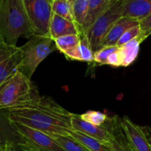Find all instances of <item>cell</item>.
I'll list each match as a JSON object with an SVG mask.
<instances>
[{
  "label": "cell",
  "instance_id": "6da1fadb",
  "mask_svg": "<svg viewBox=\"0 0 151 151\" xmlns=\"http://www.w3.org/2000/svg\"><path fill=\"white\" fill-rule=\"evenodd\" d=\"M7 110L12 122L23 124L49 135L67 136L72 130V113L48 96L39 95Z\"/></svg>",
  "mask_w": 151,
  "mask_h": 151
},
{
  "label": "cell",
  "instance_id": "7a4b0ae2",
  "mask_svg": "<svg viewBox=\"0 0 151 151\" xmlns=\"http://www.w3.org/2000/svg\"><path fill=\"white\" fill-rule=\"evenodd\" d=\"M24 0H4L0 9V38L10 47H17L19 38L35 35Z\"/></svg>",
  "mask_w": 151,
  "mask_h": 151
},
{
  "label": "cell",
  "instance_id": "3957f363",
  "mask_svg": "<svg viewBox=\"0 0 151 151\" xmlns=\"http://www.w3.org/2000/svg\"><path fill=\"white\" fill-rule=\"evenodd\" d=\"M19 47L22 60L17 70L30 80L38 65L49 55L58 50L55 41L49 35H33Z\"/></svg>",
  "mask_w": 151,
  "mask_h": 151
},
{
  "label": "cell",
  "instance_id": "277c9868",
  "mask_svg": "<svg viewBox=\"0 0 151 151\" xmlns=\"http://www.w3.org/2000/svg\"><path fill=\"white\" fill-rule=\"evenodd\" d=\"M30 79L16 71L0 86V109H9L39 96Z\"/></svg>",
  "mask_w": 151,
  "mask_h": 151
},
{
  "label": "cell",
  "instance_id": "5b68a950",
  "mask_svg": "<svg viewBox=\"0 0 151 151\" xmlns=\"http://www.w3.org/2000/svg\"><path fill=\"white\" fill-rule=\"evenodd\" d=\"M123 0H114L109 9L88 29L86 35L93 52L101 48L102 43L115 22L123 16Z\"/></svg>",
  "mask_w": 151,
  "mask_h": 151
},
{
  "label": "cell",
  "instance_id": "8992f818",
  "mask_svg": "<svg viewBox=\"0 0 151 151\" xmlns=\"http://www.w3.org/2000/svg\"><path fill=\"white\" fill-rule=\"evenodd\" d=\"M52 0H24L35 35H49Z\"/></svg>",
  "mask_w": 151,
  "mask_h": 151
},
{
  "label": "cell",
  "instance_id": "52a82bcc",
  "mask_svg": "<svg viewBox=\"0 0 151 151\" xmlns=\"http://www.w3.org/2000/svg\"><path fill=\"white\" fill-rule=\"evenodd\" d=\"M13 123L27 143V146L24 147L34 151H63L49 134L19 122H13Z\"/></svg>",
  "mask_w": 151,
  "mask_h": 151
},
{
  "label": "cell",
  "instance_id": "ba28073f",
  "mask_svg": "<svg viewBox=\"0 0 151 151\" xmlns=\"http://www.w3.org/2000/svg\"><path fill=\"white\" fill-rule=\"evenodd\" d=\"M121 124L134 151H151V128L132 122L128 116L121 118Z\"/></svg>",
  "mask_w": 151,
  "mask_h": 151
},
{
  "label": "cell",
  "instance_id": "9c48e42d",
  "mask_svg": "<svg viewBox=\"0 0 151 151\" xmlns=\"http://www.w3.org/2000/svg\"><path fill=\"white\" fill-rule=\"evenodd\" d=\"M71 124L73 131L82 133L104 142H109L112 137L111 131V117H109L104 125L98 126L83 120L79 114L72 113Z\"/></svg>",
  "mask_w": 151,
  "mask_h": 151
},
{
  "label": "cell",
  "instance_id": "30bf717a",
  "mask_svg": "<svg viewBox=\"0 0 151 151\" xmlns=\"http://www.w3.org/2000/svg\"><path fill=\"white\" fill-rule=\"evenodd\" d=\"M7 145L22 147L27 146V143L10 120L8 110L0 109V147Z\"/></svg>",
  "mask_w": 151,
  "mask_h": 151
},
{
  "label": "cell",
  "instance_id": "8fae6325",
  "mask_svg": "<svg viewBox=\"0 0 151 151\" xmlns=\"http://www.w3.org/2000/svg\"><path fill=\"white\" fill-rule=\"evenodd\" d=\"M80 35L78 25L71 21L52 13L49 28V35L53 40L68 35Z\"/></svg>",
  "mask_w": 151,
  "mask_h": 151
},
{
  "label": "cell",
  "instance_id": "7c38bea8",
  "mask_svg": "<svg viewBox=\"0 0 151 151\" xmlns=\"http://www.w3.org/2000/svg\"><path fill=\"white\" fill-rule=\"evenodd\" d=\"M111 131L112 137L108 143L112 151H134L123 131L121 118L111 117Z\"/></svg>",
  "mask_w": 151,
  "mask_h": 151
},
{
  "label": "cell",
  "instance_id": "4fadbf2b",
  "mask_svg": "<svg viewBox=\"0 0 151 151\" xmlns=\"http://www.w3.org/2000/svg\"><path fill=\"white\" fill-rule=\"evenodd\" d=\"M139 24L138 19L122 16L112 26L102 43L101 48L106 46H116L118 41L124 32L136 25Z\"/></svg>",
  "mask_w": 151,
  "mask_h": 151
},
{
  "label": "cell",
  "instance_id": "5bb4252c",
  "mask_svg": "<svg viewBox=\"0 0 151 151\" xmlns=\"http://www.w3.org/2000/svg\"><path fill=\"white\" fill-rule=\"evenodd\" d=\"M114 0H89L85 23L80 31V35L86 33L97 19L110 7Z\"/></svg>",
  "mask_w": 151,
  "mask_h": 151
},
{
  "label": "cell",
  "instance_id": "9a60e30c",
  "mask_svg": "<svg viewBox=\"0 0 151 151\" xmlns=\"http://www.w3.org/2000/svg\"><path fill=\"white\" fill-rule=\"evenodd\" d=\"M123 16L142 20L151 13V0H123Z\"/></svg>",
  "mask_w": 151,
  "mask_h": 151
},
{
  "label": "cell",
  "instance_id": "2e32d148",
  "mask_svg": "<svg viewBox=\"0 0 151 151\" xmlns=\"http://www.w3.org/2000/svg\"><path fill=\"white\" fill-rule=\"evenodd\" d=\"M147 38V35L142 32V33L137 38H134L119 47V51L122 58V66L126 67L134 63L139 55L140 44Z\"/></svg>",
  "mask_w": 151,
  "mask_h": 151
},
{
  "label": "cell",
  "instance_id": "e0dca14e",
  "mask_svg": "<svg viewBox=\"0 0 151 151\" xmlns=\"http://www.w3.org/2000/svg\"><path fill=\"white\" fill-rule=\"evenodd\" d=\"M68 60L94 62V52L91 50L86 35H81V42L75 49L63 54Z\"/></svg>",
  "mask_w": 151,
  "mask_h": 151
},
{
  "label": "cell",
  "instance_id": "ac0fdd59",
  "mask_svg": "<svg viewBox=\"0 0 151 151\" xmlns=\"http://www.w3.org/2000/svg\"><path fill=\"white\" fill-rule=\"evenodd\" d=\"M22 60L20 47L13 55L0 63V86L17 71Z\"/></svg>",
  "mask_w": 151,
  "mask_h": 151
},
{
  "label": "cell",
  "instance_id": "d6986e66",
  "mask_svg": "<svg viewBox=\"0 0 151 151\" xmlns=\"http://www.w3.org/2000/svg\"><path fill=\"white\" fill-rule=\"evenodd\" d=\"M69 135L80 142L90 151H112L109 143L96 139L82 133L70 130Z\"/></svg>",
  "mask_w": 151,
  "mask_h": 151
},
{
  "label": "cell",
  "instance_id": "ffe728a7",
  "mask_svg": "<svg viewBox=\"0 0 151 151\" xmlns=\"http://www.w3.org/2000/svg\"><path fill=\"white\" fill-rule=\"evenodd\" d=\"M50 136L60 146L63 151H90L70 135L50 134Z\"/></svg>",
  "mask_w": 151,
  "mask_h": 151
},
{
  "label": "cell",
  "instance_id": "44dd1931",
  "mask_svg": "<svg viewBox=\"0 0 151 151\" xmlns=\"http://www.w3.org/2000/svg\"><path fill=\"white\" fill-rule=\"evenodd\" d=\"M71 1L74 20L81 31L85 23L89 0H71Z\"/></svg>",
  "mask_w": 151,
  "mask_h": 151
},
{
  "label": "cell",
  "instance_id": "7402d4cb",
  "mask_svg": "<svg viewBox=\"0 0 151 151\" xmlns=\"http://www.w3.org/2000/svg\"><path fill=\"white\" fill-rule=\"evenodd\" d=\"M52 13L55 14H57L67 20L75 22L73 14H72L71 0H52Z\"/></svg>",
  "mask_w": 151,
  "mask_h": 151
},
{
  "label": "cell",
  "instance_id": "603a6c76",
  "mask_svg": "<svg viewBox=\"0 0 151 151\" xmlns=\"http://www.w3.org/2000/svg\"><path fill=\"white\" fill-rule=\"evenodd\" d=\"M54 41L57 50L64 54L65 52L73 50L79 45L81 42V35L79 34L64 35L56 38Z\"/></svg>",
  "mask_w": 151,
  "mask_h": 151
},
{
  "label": "cell",
  "instance_id": "cb8c5ba5",
  "mask_svg": "<svg viewBox=\"0 0 151 151\" xmlns=\"http://www.w3.org/2000/svg\"><path fill=\"white\" fill-rule=\"evenodd\" d=\"M80 116L83 120L98 126L104 125L109 119V116L106 114L97 111H88Z\"/></svg>",
  "mask_w": 151,
  "mask_h": 151
},
{
  "label": "cell",
  "instance_id": "d4e9b609",
  "mask_svg": "<svg viewBox=\"0 0 151 151\" xmlns=\"http://www.w3.org/2000/svg\"><path fill=\"white\" fill-rule=\"evenodd\" d=\"M117 46H106L94 53V62L99 65H106L108 57L119 49Z\"/></svg>",
  "mask_w": 151,
  "mask_h": 151
},
{
  "label": "cell",
  "instance_id": "484cf974",
  "mask_svg": "<svg viewBox=\"0 0 151 151\" xmlns=\"http://www.w3.org/2000/svg\"><path fill=\"white\" fill-rule=\"evenodd\" d=\"M142 33V29L140 27V25H136V26L132 27L130 29H128V30L125 31L123 33V35L121 36V38H119V40L118 41L116 46L119 47H122V45H124L125 44L128 43V41H131L134 38H137V36L140 35Z\"/></svg>",
  "mask_w": 151,
  "mask_h": 151
},
{
  "label": "cell",
  "instance_id": "4316f807",
  "mask_svg": "<svg viewBox=\"0 0 151 151\" xmlns=\"http://www.w3.org/2000/svg\"><path fill=\"white\" fill-rule=\"evenodd\" d=\"M106 65H109V66H114V67L122 66V58L120 51H119V48L116 51H115L114 52L111 53V54L108 57Z\"/></svg>",
  "mask_w": 151,
  "mask_h": 151
},
{
  "label": "cell",
  "instance_id": "83f0119b",
  "mask_svg": "<svg viewBox=\"0 0 151 151\" xmlns=\"http://www.w3.org/2000/svg\"><path fill=\"white\" fill-rule=\"evenodd\" d=\"M139 25L142 32L148 37L151 30V13L145 18L139 21Z\"/></svg>",
  "mask_w": 151,
  "mask_h": 151
},
{
  "label": "cell",
  "instance_id": "f1b7e54d",
  "mask_svg": "<svg viewBox=\"0 0 151 151\" xmlns=\"http://www.w3.org/2000/svg\"><path fill=\"white\" fill-rule=\"evenodd\" d=\"M4 151H22L17 146L7 145L4 147Z\"/></svg>",
  "mask_w": 151,
  "mask_h": 151
},
{
  "label": "cell",
  "instance_id": "f546056e",
  "mask_svg": "<svg viewBox=\"0 0 151 151\" xmlns=\"http://www.w3.org/2000/svg\"><path fill=\"white\" fill-rule=\"evenodd\" d=\"M19 149H20L22 151H34L32 150H31V149L28 148V147H19Z\"/></svg>",
  "mask_w": 151,
  "mask_h": 151
},
{
  "label": "cell",
  "instance_id": "4dcf8cb0",
  "mask_svg": "<svg viewBox=\"0 0 151 151\" xmlns=\"http://www.w3.org/2000/svg\"><path fill=\"white\" fill-rule=\"evenodd\" d=\"M4 0H0V9H1V6H2L3 3H4Z\"/></svg>",
  "mask_w": 151,
  "mask_h": 151
},
{
  "label": "cell",
  "instance_id": "1f68e13d",
  "mask_svg": "<svg viewBox=\"0 0 151 151\" xmlns=\"http://www.w3.org/2000/svg\"><path fill=\"white\" fill-rule=\"evenodd\" d=\"M0 151H4V147H0Z\"/></svg>",
  "mask_w": 151,
  "mask_h": 151
},
{
  "label": "cell",
  "instance_id": "d6a6232c",
  "mask_svg": "<svg viewBox=\"0 0 151 151\" xmlns=\"http://www.w3.org/2000/svg\"><path fill=\"white\" fill-rule=\"evenodd\" d=\"M150 35H151V30H150Z\"/></svg>",
  "mask_w": 151,
  "mask_h": 151
}]
</instances>
